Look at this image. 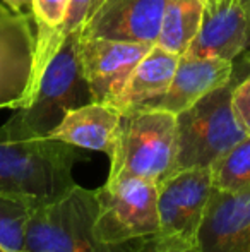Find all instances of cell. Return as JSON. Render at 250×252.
<instances>
[{
    "label": "cell",
    "mask_w": 250,
    "mask_h": 252,
    "mask_svg": "<svg viewBox=\"0 0 250 252\" xmlns=\"http://www.w3.org/2000/svg\"><path fill=\"white\" fill-rule=\"evenodd\" d=\"M87 159L81 148L54 137H28L0 127V196L47 204L76 186L74 165Z\"/></svg>",
    "instance_id": "6da1fadb"
},
{
    "label": "cell",
    "mask_w": 250,
    "mask_h": 252,
    "mask_svg": "<svg viewBox=\"0 0 250 252\" xmlns=\"http://www.w3.org/2000/svg\"><path fill=\"white\" fill-rule=\"evenodd\" d=\"M81 30L63 36L38 76L29 100L3 124L10 132L28 137H48L67 112L93 101L79 60Z\"/></svg>",
    "instance_id": "7a4b0ae2"
},
{
    "label": "cell",
    "mask_w": 250,
    "mask_h": 252,
    "mask_svg": "<svg viewBox=\"0 0 250 252\" xmlns=\"http://www.w3.org/2000/svg\"><path fill=\"white\" fill-rule=\"evenodd\" d=\"M98 189L74 186L58 199L34 206L26 232V252H151L149 242L108 246L94 235Z\"/></svg>",
    "instance_id": "3957f363"
},
{
    "label": "cell",
    "mask_w": 250,
    "mask_h": 252,
    "mask_svg": "<svg viewBox=\"0 0 250 252\" xmlns=\"http://www.w3.org/2000/svg\"><path fill=\"white\" fill-rule=\"evenodd\" d=\"M177 153L175 115L156 108L122 113L107 182L139 177L160 184L173 170Z\"/></svg>",
    "instance_id": "277c9868"
},
{
    "label": "cell",
    "mask_w": 250,
    "mask_h": 252,
    "mask_svg": "<svg viewBox=\"0 0 250 252\" xmlns=\"http://www.w3.org/2000/svg\"><path fill=\"white\" fill-rule=\"evenodd\" d=\"M233 88L231 81L175 115L177 153L171 173L187 168H211L218 158L249 136L235 117Z\"/></svg>",
    "instance_id": "5b68a950"
},
{
    "label": "cell",
    "mask_w": 250,
    "mask_h": 252,
    "mask_svg": "<svg viewBox=\"0 0 250 252\" xmlns=\"http://www.w3.org/2000/svg\"><path fill=\"white\" fill-rule=\"evenodd\" d=\"M158 184L139 177L105 182L98 189L94 235L108 246L149 242L156 237Z\"/></svg>",
    "instance_id": "8992f818"
},
{
    "label": "cell",
    "mask_w": 250,
    "mask_h": 252,
    "mask_svg": "<svg viewBox=\"0 0 250 252\" xmlns=\"http://www.w3.org/2000/svg\"><path fill=\"white\" fill-rule=\"evenodd\" d=\"M213 189L211 168L180 170L158 184L160 228L153 239V251L184 252L195 249Z\"/></svg>",
    "instance_id": "52a82bcc"
},
{
    "label": "cell",
    "mask_w": 250,
    "mask_h": 252,
    "mask_svg": "<svg viewBox=\"0 0 250 252\" xmlns=\"http://www.w3.org/2000/svg\"><path fill=\"white\" fill-rule=\"evenodd\" d=\"M29 17L0 2V110H17L29 98L36 62V31Z\"/></svg>",
    "instance_id": "ba28073f"
},
{
    "label": "cell",
    "mask_w": 250,
    "mask_h": 252,
    "mask_svg": "<svg viewBox=\"0 0 250 252\" xmlns=\"http://www.w3.org/2000/svg\"><path fill=\"white\" fill-rule=\"evenodd\" d=\"M151 48L147 43L81 36L79 60L93 101H113Z\"/></svg>",
    "instance_id": "9c48e42d"
},
{
    "label": "cell",
    "mask_w": 250,
    "mask_h": 252,
    "mask_svg": "<svg viewBox=\"0 0 250 252\" xmlns=\"http://www.w3.org/2000/svg\"><path fill=\"white\" fill-rule=\"evenodd\" d=\"M167 0H105L81 30L83 38L156 45Z\"/></svg>",
    "instance_id": "30bf717a"
},
{
    "label": "cell",
    "mask_w": 250,
    "mask_h": 252,
    "mask_svg": "<svg viewBox=\"0 0 250 252\" xmlns=\"http://www.w3.org/2000/svg\"><path fill=\"white\" fill-rule=\"evenodd\" d=\"M250 47L249 19L238 0H206L199 31L185 57L233 62Z\"/></svg>",
    "instance_id": "8fae6325"
},
{
    "label": "cell",
    "mask_w": 250,
    "mask_h": 252,
    "mask_svg": "<svg viewBox=\"0 0 250 252\" xmlns=\"http://www.w3.org/2000/svg\"><path fill=\"white\" fill-rule=\"evenodd\" d=\"M199 252H250V190L213 189L197 235Z\"/></svg>",
    "instance_id": "7c38bea8"
},
{
    "label": "cell",
    "mask_w": 250,
    "mask_h": 252,
    "mask_svg": "<svg viewBox=\"0 0 250 252\" xmlns=\"http://www.w3.org/2000/svg\"><path fill=\"white\" fill-rule=\"evenodd\" d=\"M233 62L224 59H178L173 79L167 93L139 108L165 110L173 115L192 106L207 93L233 81Z\"/></svg>",
    "instance_id": "4fadbf2b"
},
{
    "label": "cell",
    "mask_w": 250,
    "mask_h": 252,
    "mask_svg": "<svg viewBox=\"0 0 250 252\" xmlns=\"http://www.w3.org/2000/svg\"><path fill=\"white\" fill-rule=\"evenodd\" d=\"M120 120L122 112L111 103L91 101L67 112L63 120L48 137L72 144L81 150L101 151L110 156Z\"/></svg>",
    "instance_id": "5bb4252c"
},
{
    "label": "cell",
    "mask_w": 250,
    "mask_h": 252,
    "mask_svg": "<svg viewBox=\"0 0 250 252\" xmlns=\"http://www.w3.org/2000/svg\"><path fill=\"white\" fill-rule=\"evenodd\" d=\"M180 57L153 45L132 70L122 93L111 101L122 113L136 110L167 93Z\"/></svg>",
    "instance_id": "9a60e30c"
},
{
    "label": "cell",
    "mask_w": 250,
    "mask_h": 252,
    "mask_svg": "<svg viewBox=\"0 0 250 252\" xmlns=\"http://www.w3.org/2000/svg\"><path fill=\"white\" fill-rule=\"evenodd\" d=\"M204 0H167L156 45L182 57L199 31Z\"/></svg>",
    "instance_id": "2e32d148"
},
{
    "label": "cell",
    "mask_w": 250,
    "mask_h": 252,
    "mask_svg": "<svg viewBox=\"0 0 250 252\" xmlns=\"http://www.w3.org/2000/svg\"><path fill=\"white\" fill-rule=\"evenodd\" d=\"M213 187L223 192L242 194L250 190V136L235 144L211 165Z\"/></svg>",
    "instance_id": "e0dca14e"
},
{
    "label": "cell",
    "mask_w": 250,
    "mask_h": 252,
    "mask_svg": "<svg viewBox=\"0 0 250 252\" xmlns=\"http://www.w3.org/2000/svg\"><path fill=\"white\" fill-rule=\"evenodd\" d=\"M33 204L0 196V247L5 252H26V232Z\"/></svg>",
    "instance_id": "ac0fdd59"
},
{
    "label": "cell",
    "mask_w": 250,
    "mask_h": 252,
    "mask_svg": "<svg viewBox=\"0 0 250 252\" xmlns=\"http://www.w3.org/2000/svg\"><path fill=\"white\" fill-rule=\"evenodd\" d=\"M231 105H233V112L238 124L250 136V74L244 81L235 84L233 94H231Z\"/></svg>",
    "instance_id": "d6986e66"
},
{
    "label": "cell",
    "mask_w": 250,
    "mask_h": 252,
    "mask_svg": "<svg viewBox=\"0 0 250 252\" xmlns=\"http://www.w3.org/2000/svg\"><path fill=\"white\" fill-rule=\"evenodd\" d=\"M91 3H93V0H70L65 19H63V24L58 31L60 40H63V36H67L72 31L81 30L86 24L87 17H89Z\"/></svg>",
    "instance_id": "ffe728a7"
},
{
    "label": "cell",
    "mask_w": 250,
    "mask_h": 252,
    "mask_svg": "<svg viewBox=\"0 0 250 252\" xmlns=\"http://www.w3.org/2000/svg\"><path fill=\"white\" fill-rule=\"evenodd\" d=\"M2 3H5L9 9H12L14 12L19 14H31V7H33V0H0Z\"/></svg>",
    "instance_id": "44dd1931"
},
{
    "label": "cell",
    "mask_w": 250,
    "mask_h": 252,
    "mask_svg": "<svg viewBox=\"0 0 250 252\" xmlns=\"http://www.w3.org/2000/svg\"><path fill=\"white\" fill-rule=\"evenodd\" d=\"M240 5L244 7L245 14H247V19H249V31H250V0H238Z\"/></svg>",
    "instance_id": "7402d4cb"
},
{
    "label": "cell",
    "mask_w": 250,
    "mask_h": 252,
    "mask_svg": "<svg viewBox=\"0 0 250 252\" xmlns=\"http://www.w3.org/2000/svg\"><path fill=\"white\" fill-rule=\"evenodd\" d=\"M103 2H105V0H93V3H91V10H89V16H91V14H93L94 10H96L98 7H100V5H101V3H103Z\"/></svg>",
    "instance_id": "603a6c76"
},
{
    "label": "cell",
    "mask_w": 250,
    "mask_h": 252,
    "mask_svg": "<svg viewBox=\"0 0 250 252\" xmlns=\"http://www.w3.org/2000/svg\"><path fill=\"white\" fill-rule=\"evenodd\" d=\"M151 252H156V251H151ZM184 252H199V251H197V247H195V249H190V251H184Z\"/></svg>",
    "instance_id": "cb8c5ba5"
},
{
    "label": "cell",
    "mask_w": 250,
    "mask_h": 252,
    "mask_svg": "<svg viewBox=\"0 0 250 252\" xmlns=\"http://www.w3.org/2000/svg\"><path fill=\"white\" fill-rule=\"evenodd\" d=\"M0 252H5V251H3V249H2V247H0Z\"/></svg>",
    "instance_id": "d4e9b609"
},
{
    "label": "cell",
    "mask_w": 250,
    "mask_h": 252,
    "mask_svg": "<svg viewBox=\"0 0 250 252\" xmlns=\"http://www.w3.org/2000/svg\"><path fill=\"white\" fill-rule=\"evenodd\" d=\"M204 2H206V0H204Z\"/></svg>",
    "instance_id": "484cf974"
}]
</instances>
